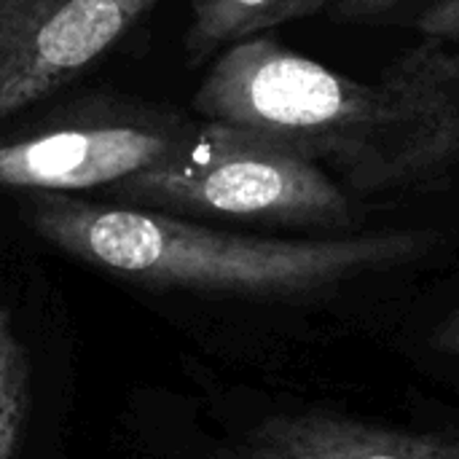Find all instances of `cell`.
Instances as JSON below:
<instances>
[{
    "mask_svg": "<svg viewBox=\"0 0 459 459\" xmlns=\"http://www.w3.org/2000/svg\"><path fill=\"white\" fill-rule=\"evenodd\" d=\"M161 0H0V124L54 97Z\"/></svg>",
    "mask_w": 459,
    "mask_h": 459,
    "instance_id": "5",
    "label": "cell"
},
{
    "mask_svg": "<svg viewBox=\"0 0 459 459\" xmlns=\"http://www.w3.org/2000/svg\"><path fill=\"white\" fill-rule=\"evenodd\" d=\"M30 385V355L0 293V459H19L22 455L32 401Z\"/></svg>",
    "mask_w": 459,
    "mask_h": 459,
    "instance_id": "8",
    "label": "cell"
},
{
    "mask_svg": "<svg viewBox=\"0 0 459 459\" xmlns=\"http://www.w3.org/2000/svg\"><path fill=\"white\" fill-rule=\"evenodd\" d=\"M401 3H406V0H336L333 19L350 22V24H363V22H374V19L390 13Z\"/></svg>",
    "mask_w": 459,
    "mask_h": 459,
    "instance_id": "10",
    "label": "cell"
},
{
    "mask_svg": "<svg viewBox=\"0 0 459 459\" xmlns=\"http://www.w3.org/2000/svg\"><path fill=\"white\" fill-rule=\"evenodd\" d=\"M430 344H433L436 352H444V355H455V358H459V309L449 317V320H444V323L436 328Z\"/></svg>",
    "mask_w": 459,
    "mask_h": 459,
    "instance_id": "11",
    "label": "cell"
},
{
    "mask_svg": "<svg viewBox=\"0 0 459 459\" xmlns=\"http://www.w3.org/2000/svg\"><path fill=\"white\" fill-rule=\"evenodd\" d=\"M229 459H459V438L385 430L342 414L307 411L264 420Z\"/></svg>",
    "mask_w": 459,
    "mask_h": 459,
    "instance_id": "6",
    "label": "cell"
},
{
    "mask_svg": "<svg viewBox=\"0 0 459 459\" xmlns=\"http://www.w3.org/2000/svg\"><path fill=\"white\" fill-rule=\"evenodd\" d=\"M325 5L328 0H191L183 56L191 67H199L239 40L309 19Z\"/></svg>",
    "mask_w": 459,
    "mask_h": 459,
    "instance_id": "7",
    "label": "cell"
},
{
    "mask_svg": "<svg viewBox=\"0 0 459 459\" xmlns=\"http://www.w3.org/2000/svg\"><path fill=\"white\" fill-rule=\"evenodd\" d=\"M113 204L169 215H218L277 226H347L352 204L315 161L231 126L196 121L161 164L105 191Z\"/></svg>",
    "mask_w": 459,
    "mask_h": 459,
    "instance_id": "3",
    "label": "cell"
},
{
    "mask_svg": "<svg viewBox=\"0 0 459 459\" xmlns=\"http://www.w3.org/2000/svg\"><path fill=\"white\" fill-rule=\"evenodd\" d=\"M22 218L51 247L134 285L229 296L312 293L344 277L403 264L436 242L430 231L264 239L67 194H27Z\"/></svg>",
    "mask_w": 459,
    "mask_h": 459,
    "instance_id": "1",
    "label": "cell"
},
{
    "mask_svg": "<svg viewBox=\"0 0 459 459\" xmlns=\"http://www.w3.org/2000/svg\"><path fill=\"white\" fill-rule=\"evenodd\" d=\"M191 108L207 124L333 167L355 191L390 188L395 100L385 73L360 81L255 35L210 62Z\"/></svg>",
    "mask_w": 459,
    "mask_h": 459,
    "instance_id": "2",
    "label": "cell"
},
{
    "mask_svg": "<svg viewBox=\"0 0 459 459\" xmlns=\"http://www.w3.org/2000/svg\"><path fill=\"white\" fill-rule=\"evenodd\" d=\"M414 27L438 43H459V0H433L414 22Z\"/></svg>",
    "mask_w": 459,
    "mask_h": 459,
    "instance_id": "9",
    "label": "cell"
},
{
    "mask_svg": "<svg viewBox=\"0 0 459 459\" xmlns=\"http://www.w3.org/2000/svg\"><path fill=\"white\" fill-rule=\"evenodd\" d=\"M196 121L137 100L89 97L0 137V188L24 194L108 191L175 156Z\"/></svg>",
    "mask_w": 459,
    "mask_h": 459,
    "instance_id": "4",
    "label": "cell"
}]
</instances>
